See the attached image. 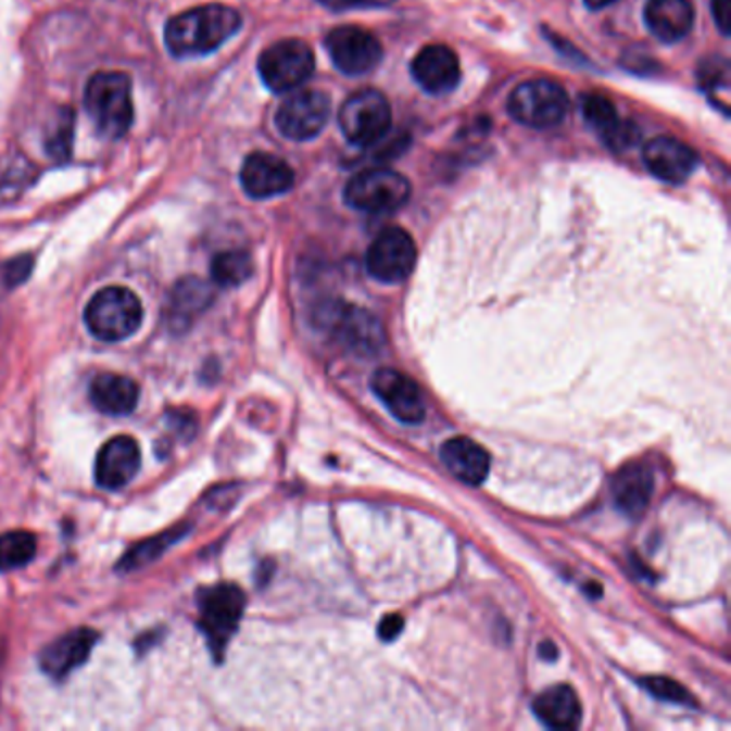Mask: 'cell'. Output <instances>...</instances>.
<instances>
[{
    "label": "cell",
    "instance_id": "6da1fadb",
    "mask_svg": "<svg viewBox=\"0 0 731 731\" xmlns=\"http://www.w3.org/2000/svg\"><path fill=\"white\" fill-rule=\"evenodd\" d=\"M243 26V17L228 4H200L174 15L165 26V48L172 56H204L222 48Z\"/></svg>",
    "mask_w": 731,
    "mask_h": 731
},
{
    "label": "cell",
    "instance_id": "7a4b0ae2",
    "mask_svg": "<svg viewBox=\"0 0 731 731\" xmlns=\"http://www.w3.org/2000/svg\"><path fill=\"white\" fill-rule=\"evenodd\" d=\"M84 108L97 131L108 140L123 138L134 123L131 80L121 72L94 74L84 90Z\"/></svg>",
    "mask_w": 731,
    "mask_h": 731
},
{
    "label": "cell",
    "instance_id": "3957f363",
    "mask_svg": "<svg viewBox=\"0 0 731 731\" xmlns=\"http://www.w3.org/2000/svg\"><path fill=\"white\" fill-rule=\"evenodd\" d=\"M244 592L235 583H217L198 592V625L215 660H222L244 612Z\"/></svg>",
    "mask_w": 731,
    "mask_h": 731
},
{
    "label": "cell",
    "instance_id": "277c9868",
    "mask_svg": "<svg viewBox=\"0 0 731 731\" xmlns=\"http://www.w3.org/2000/svg\"><path fill=\"white\" fill-rule=\"evenodd\" d=\"M140 299L121 286L99 290L86 305L84 320L88 330L101 341H123L142 325Z\"/></svg>",
    "mask_w": 731,
    "mask_h": 731
},
{
    "label": "cell",
    "instance_id": "5b68a950",
    "mask_svg": "<svg viewBox=\"0 0 731 731\" xmlns=\"http://www.w3.org/2000/svg\"><path fill=\"white\" fill-rule=\"evenodd\" d=\"M508 114L526 127L550 129L567 118L569 94L558 81L547 78L524 81L508 97Z\"/></svg>",
    "mask_w": 731,
    "mask_h": 731
},
{
    "label": "cell",
    "instance_id": "8992f818",
    "mask_svg": "<svg viewBox=\"0 0 731 731\" xmlns=\"http://www.w3.org/2000/svg\"><path fill=\"white\" fill-rule=\"evenodd\" d=\"M412 185L404 174L389 167H374L356 174L345 185V202L363 213L385 215L402 209L409 200Z\"/></svg>",
    "mask_w": 731,
    "mask_h": 731
},
{
    "label": "cell",
    "instance_id": "52a82bcc",
    "mask_svg": "<svg viewBox=\"0 0 731 731\" xmlns=\"http://www.w3.org/2000/svg\"><path fill=\"white\" fill-rule=\"evenodd\" d=\"M393 112L389 99L374 88L352 94L339 112V127L348 142L361 149L378 144L391 129Z\"/></svg>",
    "mask_w": 731,
    "mask_h": 731
},
{
    "label": "cell",
    "instance_id": "ba28073f",
    "mask_svg": "<svg viewBox=\"0 0 731 731\" xmlns=\"http://www.w3.org/2000/svg\"><path fill=\"white\" fill-rule=\"evenodd\" d=\"M314 323L356 352L371 354L385 343L380 323L369 312L343 301L320 303L314 312Z\"/></svg>",
    "mask_w": 731,
    "mask_h": 731
},
{
    "label": "cell",
    "instance_id": "9c48e42d",
    "mask_svg": "<svg viewBox=\"0 0 731 731\" xmlns=\"http://www.w3.org/2000/svg\"><path fill=\"white\" fill-rule=\"evenodd\" d=\"M316 70L314 50L301 39H283L266 48L257 61L262 81L273 92H290L312 78Z\"/></svg>",
    "mask_w": 731,
    "mask_h": 731
},
{
    "label": "cell",
    "instance_id": "30bf717a",
    "mask_svg": "<svg viewBox=\"0 0 731 731\" xmlns=\"http://www.w3.org/2000/svg\"><path fill=\"white\" fill-rule=\"evenodd\" d=\"M326 50L332 65L345 76L371 74L385 56L380 39L361 26H339L330 30Z\"/></svg>",
    "mask_w": 731,
    "mask_h": 731
},
{
    "label": "cell",
    "instance_id": "8fae6325",
    "mask_svg": "<svg viewBox=\"0 0 731 731\" xmlns=\"http://www.w3.org/2000/svg\"><path fill=\"white\" fill-rule=\"evenodd\" d=\"M332 112L330 97L323 90H299L290 94L275 114L279 134L294 142H307L325 129Z\"/></svg>",
    "mask_w": 731,
    "mask_h": 731
},
{
    "label": "cell",
    "instance_id": "7c38bea8",
    "mask_svg": "<svg viewBox=\"0 0 731 731\" xmlns=\"http://www.w3.org/2000/svg\"><path fill=\"white\" fill-rule=\"evenodd\" d=\"M416 264V244L402 228L382 230L367 249V273L382 283H400Z\"/></svg>",
    "mask_w": 731,
    "mask_h": 731
},
{
    "label": "cell",
    "instance_id": "4fadbf2b",
    "mask_svg": "<svg viewBox=\"0 0 731 731\" xmlns=\"http://www.w3.org/2000/svg\"><path fill=\"white\" fill-rule=\"evenodd\" d=\"M371 389L389 412L406 423L418 425L425 418V400L418 385L398 369H378L371 378Z\"/></svg>",
    "mask_w": 731,
    "mask_h": 731
},
{
    "label": "cell",
    "instance_id": "5bb4252c",
    "mask_svg": "<svg viewBox=\"0 0 731 731\" xmlns=\"http://www.w3.org/2000/svg\"><path fill=\"white\" fill-rule=\"evenodd\" d=\"M140 446L131 436H116L105 442L94 462L99 488L116 491L129 486L140 470Z\"/></svg>",
    "mask_w": 731,
    "mask_h": 731
},
{
    "label": "cell",
    "instance_id": "9a60e30c",
    "mask_svg": "<svg viewBox=\"0 0 731 731\" xmlns=\"http://www.w3.org/2000/svg\"><path fill=\"white\" fill-rule=\"evenodd\" d=\"M581 114L612 151H627L640 140V129L631 121H622L605 94H585L581 99Z\"/></svg>",
    "mask_w": 731,
    "mask_h": 731
},
{
    "label": "cell",
    "instance_id": "2e32d148",
    "mask_svg": "<svg viewBox=\"0 0 731 731\" xmlns=\"http://www.w3.org/2000/svg\"><path fill=\"white\" fill-rule=\"evenodd\" d=\"M412 78L431 94H446L462 80L459 59L449 46H425L412 61Z\"/></svg>",
    "mask_w": 731,
    "mask_h": 731
},
{
    "label": "cell",
    "instance_id": "e0dca14e",
    "mask_svg": "<svg viewBox=\"0 0 731 731\" xmlns=\"http://www.w3.org/2000/svg\"><path fill=\"white\" fill-rule=\"evenodd\" d=\"M241 182L247 196L268 200L292 189L294 169L270 153H253L244 160Z\"/></svg>",
    "mask_w": 731,
    "mask_h": 731
},
{
    "label": "cell",
    "instance_id": "ac0fdd59",
    "mask_svg": "<svg viewBox=\"0 0 731 731\" xmlns=\"http://www.w3.org/2000/svg\"><path fill=\"white\" fill-rule=\"evenodd\" d=\"M97 642H99L97 631L76 629V631L59 638L50 646H46L39 654V665H41L46 676L61 682L88 660V656H90L92 648L97 646Z\"/></svg>",
    "mask_w": 731,
    "mask_h": 731
},
{
    "label": "cell",
    "instance_id": "d6986e66",
    "mask_svg": "<svg viewBox=\"0 0 731 731\" xmlns=\"http://www.w3.org/2000/svg\"><path fill=\"white\" fill-rule=\"evenodd\" d=\"M644 163L656 178L680 185L695 172L700 157L689 144L669 136H658L646 144Z\"/></svg>",
    "mask_w": 731,
    "mask_h": 731
},
{
    "label": "cell",
    "instance_id": "ffe728a7",
    "mask_svg": "<svg viewBox=\"0 0 731 731\" xmlns=\"http://www.w3.org/2000/svg\"><path fill=\"white\" fill-rule=\"evenodd\" d=\"M215 292L213 288L198 279V277H185L180 279L167 303V326L172 332H185L193 325L213 303Z\"/></svg>",
    "mask_w": 731,
    "mask_h": 731
},
{
    "label": "cell",
    "instance_id": "44dd1931",
    "mask_svg": "<svg viewBox=\"0 0 731 731\" xmlns=\"http://www.w3.org/2000/svg\"><path fill=\"white\" fill-rule=\"evenodd\" d=\"M440 459L446 470L466 486H481L491 468V457L486 446L466 436L446 440L440 449Z\"/></svg>",
    "mask_w": 731,
    "mask_h": 731
},
{
    "label": "cell",
    "instance_id": "7402d4cb",
    "mask_svg": "<svg viewBox=\"0 0 731 731\" xmlns=\"http://www.w3.org/2000/svg\"><path fill=\"white\" fill-rule=\"evenodd\" d=\"M654 493V477L651 468L642 462H633L618 470V475L612 481V497L620 513L629 517H640Z\"/></svg>",
    "mask_w": 731,
    "mask_h": 731
},
{
    "label": "cell",
    "instance_id": "603a6c76",
    "mask_svg": "<svg viewBox=\"0 0 731 731\" xmlns=\"http://www.w3.org/2000/svg\"><path fill=\"white\" fill-rule=\"evenodd\" d=\"M644 17L658 41L676 43L691 33L695 11L689 0H648Z\"/></svg>",
    "mask_w": 731,
    "mask_h": 731
},
{
    "label": "cell",
    "instance_id": "cb8c5ba5",
    "mask_svg": "<svg viewBox=\"0 0 731 731\" xmlns=\"http://www.w3.org/2000/svg\"><path fill=\"white\" fill-rule=\"evenodd\" d=\"M140 400V387L118 374H99L90 385V402L103 414L125 416L134 412Z\"/></svg>",
    "mask_w": 731,
    "mask_h": 731
},
{
    "label": "cell",
    "instance_id": "d4e9b609",
    "mask_svg": "<svg viewBox=\"0 0 731 731\" xmlns=\"http://www.w3.org/2000/svg\"><path fill=\"white\" fill-rule=\"evenodd\" d=\"M532 710L537 719L550 730H575L581 723V704L567 684L543 691L534 700Z\"/></svg>",
    "mask_w": 731,
    "mask_h": 731
},
{
    "label": "cell",
    "instance_id": "484cf974",
    "mask_svg": "<svg viewBox=\"0 0 731 731\" xmlns=\"http://www.w3.org/2000/svg\"><path fill=\"white\" fill-rule=\"evenodd\" d=\"M189 532L187 524L174 526L169 530H165L162 534L138 543L136 547H131L118 563L116 569L123 572H131V570L144 569L147 565L155 563L160 556H163L172 545H176V541H180L185 534Z\"/></svg>",
    "mask_w": 731,
    "mask_h": 731
},
{
    "label": "cell",
    "instance_id": "4316f807",
    "mask_svg": "<svg viewBox=\"0 0 731 731\" xmlns=\"http://www.w3.org/2000/svg\"><path fill=\"white\" fill-rule=\"evenodd\" d=\"M211 275L215 283L224 288H237L253 275V260L247 251H241V249L222 251L213 257Z\"/></svg>",
    "mask_w": 731,
    "mask_h": 731
},
{
    "label": "cell",
    "instance_id": "83f0119b",
    "mask_svg": "<svg viewBox=\"0 0 731 731\" xmlns=\"http://www.w3.org/2000/svg\"><path fill=\"white\" fill-rule=\"evenodd\" d=\"M37 554V539L30 532H7L0 537V572L26 567Z\"/></svg>",
    "mask_w": 731,
    "mask_h": 731
},
{
    "label": "cell",
    "instance_id": "f1b7e54d",
    "mask_svg": "<svg viewBox=\"0 0 731 731\" xmlns=\"http://www.w3.org/2000/svg\"><path fill=\"white\" fill-rule=\"evenodd\" d=\"M76 116L74 110L63 108L52 125V129L48 131L46 138V151L52 160L56 162H67L74 153V127H76Z\"/></svg>",
    "mask_w": 731,
    "mask_h": 731
},
{
    "label": "cell",
    "instance_id": "f546056e",
    "mask_svg": "<svg viewBox=\"0 0 731 731\" xmlns=\"http://www.w3.org/2000/svg\"><path fill=\"white\" fill-rule=\"evenodd\" d=\"M640 684L654 695L656 700L660 702H667V704H676V706H695V700L693 695L682 686L678 684L676 680L671 678H665V676H648V678H640Z\"/></svg>",
    "mask_w": 731,
    "mask_h": 731
},
{
    "label": "cell",
    "instance_id": "4dcf8cb0",
    "mask_svg": "<svg viewBox=\"0 0 731 731\" xmlns=\"http://www.w3.org/2000/svg\"><path fill=\"white\" fill-rule=\"evenodd\" d=\"M2 273H4V283L9 288H15V286L24 283L33 273V255H17V257L9 260L4 264Z\"/></svg>",
    "mask_w": 731,
    "mask_h": 731
},
{
    "label": "cell",
    "instance_id": "1f68e13d",
    "mask_svg": "<svg viewBox=\"0 0 731 731\" xmlns=\"http://www.w3.org/2000/svg\"><path fill=\"white\" fill-rule=\"evenodd\" d=\"M728 61L723 59H713L708 65H702L700 78L706 88H717V90H728Z\"/></svg>",
    "mask_w": 731,
    "mask_h": 731
},
{
    "label": "cell",
    "instance_id": "d6a6232c",
    "mask_svg": "<svg viewBox=\"0 0 731 731\" xmlns=\"http://www.w3.org/2000/svg\"><path fill=\"white\" fill-rule=\"evenodd\" d=\"M330 11H352V9H380L393 4V0H318Z\"/></svg>",
    "mask_w": 731,
    "mask_h": 731
},
{
    "label": "cell",
    "instance_id": "836d02e7",
    "mask_svg": "<svg viewBox=\"0 0 731 731\" xmlns=\"http://www.w3.org/2000/svg\"><path fill=\"white\" fill-rule=\"evenodd\" d=\"M169 427L182 438H193L196 433V416L191 412H169Z\"/></svg>",
    "mask_w": 731,
    "mask_h": 731
},
{
    "label": "cell",
    "instance_id": "e575fe53",
    "mask_svg": "<svg viewBox=\"0 0 731 731\" xmlns=\"http://www.w3.org/2000/svg\"><path fill=\"white\" fill-rule=\"evenodd\" d=\"M402 629H404V618L400 614H391V616L382 618V622L378 627V635H380L382 642H393V640L400 638Z\"/></svg>",
    "mask_w": 731,
    "mask_h": 731
},
{
    "label": "cell",
    "instance_id": "d590c367",
    "mask_svg": "<svg viewBox=\"0 0 731 731\" xmlns=\"http://www.w3.org/2000/svg\"><path fill=\"white\" fill-rule=\"evenodd\" d=\"M731 0H713V15L723 35H730Z\"/></svg>",
    "mask_w": 731,
    "mask_h": 731
},
{
    "label": "cell",
    "instance_id": "8d00e7d4",
    "mask_svg": "<svg viewBox=\"0 0 731 731\" xmlns=\"http://www.w3.org/2000/svg\"><path fill=\"white\" fill-rule=\"evenodd\" d=\"M541 656L547 658V660H556L558 658V651H556V646L552 642H545V644H541Z\"/></svg>",
    "mask_w": 731,
    "mask_h": 731
},
{
    "label": "cell",
    "instance_id": "74e56055",
    "mask_svg": "<svg viewBox=\"0 0 731 731\" xmlns=\"http://www.w3.org/2000/svg\"><path fill=\"white\" fill-rule=\"evenodd\" d=\"M583 2H585L588 9H605V7H609L616 0H583Z\"/></svg>",
    "mask_w": 731,
    "mask_h": 731
}]
</instances>
